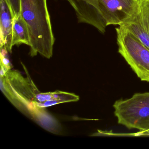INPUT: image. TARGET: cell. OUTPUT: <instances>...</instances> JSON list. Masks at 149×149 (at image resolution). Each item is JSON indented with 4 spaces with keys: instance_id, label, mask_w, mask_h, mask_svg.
Returning a JSON list of instances; mask_svg holds the SVG:
<instances>
[{
    "instance_id": "cell-1",
    "label": "cell",
    "mask_w": 149,
    "mask_h": 149,
    "mask_svg": "<svg viewBox=\"0 0 149 149\" xmlns=\"http://www.w3.org/2000/svg\"><path fill=\"white\" fill-rule=\"evenodd\" d=\"M21 13L27 25L30 38V54H38L49 59L55 38L47 0H20Z\"/></svg>"
},
{
    "instance_id": "cell-2",
    "label": "cell",
    "mask_w": 149,
    "mask_h": 149,
    "mask_svg": "<svg viewBox=\"0 0 149 149\" xmlns=\"http://www.w3.org/2000/svg\"><path fill=\"white\" fill-rule=\"evenodd\" d=\"M118 52L142 81L149 82V48L125 29H116Z\"/></svg>"
},
{
    "instance_id": "cell-3",
    "label": "cell",
    "mask_w": 149,
    "mask_h": 149,
    "mask_svg": "<svg viewBox=\"0 0 149 149\" xmlns=\"http://www.w3.org/2000/svg\"><path fill=\"white\" fill-rule=\"evenodd\" d=\"M113 107L119 124L140 131L149 130V92L136 93L129 99L117 100Z\"/></svg>"
},
{
    "instance_id": "cell-4",
    "label": "cell",
    "mask_w": 149,
    "mask_h": 149,
    "mask_svg": "<svg viewBox=\"0 0 149 149\" xmlns=\"http://www.w3.org/2000/svg\"><path fill=\"white\" fill-rule=\"evenodd\" d=\"M106 26L123 25L137 10L139 0H95Z\"/></svg>"
},
{
    "instance_id": "cell-5",
    "label": "cell",
    "mask_w": 149,
    "mask_h": 149,
    "mask_svg": "<svg viewBox=\"0 0 149 149\" xmlns=\"http://www.w3.org/2000/svg\"><path fill=\"white\" fill-rule=\"evenodd\" d=\"M149 48V0H139L137 10L123 25Z\"/></svg>"
},
{
    "instance_id": "cell-6",
    "label": "cell",
    "mask_w": 149,
    "mask_h": 149,
    "mask_svg": "<svg viewBox=\"0 0 149 149\" xmlns=\"http://www.w3.org/2000/svg\"><path fill=\"white\" fill-rule=\"evenodd\" d=\"M74 10L78 22L88 24L104 34L107 27L96 6L95 0H66Z\"/></svg>"
},
{
    "instance_id": "cell-7",
    "label": "cell",
    "mask_w": 149,
    "mask_h": 149,
    "mask_svg": "<svg viewBox=\"0 0 149 149\" xmlns=\"http://www.w3.org/2000/svg\"><path fill=\"white\" fill-rule=\"evenodd\" d=\"M14 15L7 0H0V46L12 52Z\"/></svg>"
},
{
    "instance_id": "cell-8",
    "label": "cell",
    "mask_w": 149,
    "mask_h": 149,
    "mask_svg": "<svg viewBox=\"0 0 149 149\" xmlns=\"http://www.w3.org/2000/svg\"><path fill=\"white\" fill-rule=\"evenodd\" d=\"M26 44L30 46V38L28 27L21 15L13 18L12 46Z\"/></svg>"
},
{
    "instance_id": "cell-9",
    "label": "cell",
    "mask_w": 149,
    "mask_h": 149,
    "mask_svg": "<svg viewBox=\"0 0 149 149\" xmlns=\"http://www.w3.org/2000/svg\"><path fill=\"white\" fill-rule=\"evenodd\" d=\"M54 92L39 93L35 95V101L39 102H43L49 100H54Z\"/></svg>"
},
{
    "instance_id": "cell-10",
    "label": "cell",
    "mask_w": 149,
    "mask_h": 149,
    "mask_svg": "<svg viewBox=\"0 0 149 149\" xmlns=\"http://www.w3.org/2000/svg\"><path fill=\"white\" fill-rule=\"evenodd\" d=\"M7 1L13 11L14 17L20 14V0H7Z\"/></svg>"
},
{
    "instance_id": "cell-11",
    "label": "cell",
    "mask_w": 149,
    "mask_h": 149,
    "mask_svg": "<svg viewBox=\"0 0 149 149\" xmlns=\"http://www.w3.org/2000/svg\"><path fill=\"white\" fill-rule=\"evenodd\" d=\"M138 135H148L149 136V130H147L146 131H140L139 133H138Z\"/></svg>"
}]
</instances>
